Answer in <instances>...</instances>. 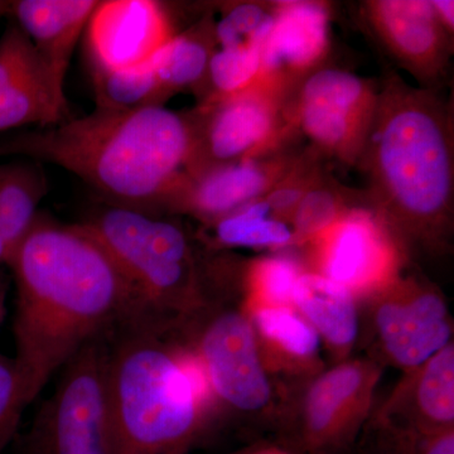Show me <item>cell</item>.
<instances>
[{"label": "cell", "instance_id": "6da1fadb", "mask_svg": "<svg viewBox=\"0 0 454 454\" xmlns=\"http://www.w3.org/2000/svg\"><path fill=\"white\" fill-rule=\"evenodd\" d=\"M7 265L17 289L13 360L28 405L86 343L145 316L118 262L82 223L38 215Z\"/></svg>", "mask_w": 454, "mask_h": 454}, {"label": "cell", "instance_id": "7a4b0ae2", "mask_svg": "<svg viewBox=\"0 0 454 454\" xmlns=\"http://www.w3.org/2000/svg\"><path fill=\"white\" fill-rule=\"evenodd\" d=\"M192 148L187 114L164 106L95 109L0 139V157L55 164L98 191L104 202L142 211L151 210L177 182Z\"/></svg>", "mask_w": 454, "mask_h": 454}, {"label": "cell", "instance_id": "3957f363", "mask_svg": "<svg viewBox=\"0 0 454 454\" xmlns=\"http://www.w3.org/2000/svg\"><path fill=\"white\" fill-rule=\"evenodd\" d=\"M210 405L168 325L136 316L109 333L113 454H184L205 433Z\"/></svg>", "mask_w": 454, "mask_h": 454}, {"label": "cell", "instance_id": "277c9868", "mask_svg": "<svg viewBox=\"0 0 454 454\" xmlns=\"http://www.w3.org/2000/svg\"><path fill=\"white\" fill-rule=\"evenodd\" d=\"M382 211L417 232L441 229L453 201L446 109L426 90L391 77L378 95L363 155Z\"/></svg>", "mask_w": 454, "mask_h": 454}, {"label": "cell", "instance_id": "5b68a950", "mask_svg": "<svg viewBox=\"0 0 454 454\" xmlns=\"http://www.w3.org/2000/svg\"><path fill=\"white\" fill-rule=\"evenodd\" d=\"M80 223L118 262L143 315L176 328L215 306L219 265L177 221L104 202Z\"/></svg>", "mask_w": 454, "mask_h": 454}, {"label": "cell", "instance_id": "8992f818", "mask_svg": "<svg viewBox=\"0 0 454 454\" xmlns=\"http://www.w3.org/2000/svg\"><path fill=\"white\" fill-rule=\"evenodd\" d=\"M110 333L90 340L61 367L55 390L25 434L14 439V454H113L107 409Z\"/></svg>", "mask_w": 454, "mask_h": 454}, {"label": "cell", "instance_id": "52a82bcc", "mask_svg": "<svg viewBox=\"0 0 454 454\" xmlns=\"http://www.w3.org/2000/svg\"><path fill=\"white\" fill-rule=\"evenodd\" d=\"M214 307L179 325L197 330L192 343L184 346L205 370L212 402L219 399L236 411H262L270 402L271 389L255 328L244 313L214 312Z\"/></svg>", "mask_w": 454, "mask_h": 454}, {"label": "cell", "instance_id": "ba28073f", "mask_svg": "<svg viewBox=\"0 0 454 454\" xmlns=\"http://www.w3.org/2000/svg\"><path fill=\"white\" fill-rule=\"evenodd\" d=\"M283 92L255 82L231 97L203 101L188 113L193 148L184 172L256 157L279 136Z\"/></svg>", "mask_w": 454, "mask_h": 454}, {"label": "cell", "instance_id": "9c48e42d", "mask_svg": "<svg viewBox=\"0 0 454 454\" xmlns=\"http://www.w3.org/2000/svg\"><path fill=\"white\" fill-rule=\"evenodd\" d=\"M298 160V158H297ZM297 160L245 158L197 172H184L148 212L191 215L205 225L259 201L279 184Z\"/></svg>", "mask_w": 454, "mask_h": 454}, {"label": "cell", "instance_id": "30bf717a", "mask_svg": "<svg viewBox=\"0 0 454 454\" xmlns=\"http://www.w3.org/2000/svg\"><path fill=\"white\" fill-rule=\"evenodd\" d=\"M86 28L90 67L104 70L151 64L175 35L166 8L153 0L98 2Z\"/></svg>", "mask_w": 454, "mask_h": 454}, {"label": "cell", "instance_id": "8fae6325", "mask_svg": "<svg viewBox=\"0 0 454 454\" xmlns=\"http://www.w3.org/2000/svg\"><path fill=\"white\" fill-rule=\"evenodd\" d=\"M68 118L67 100L53 88L32 42L9 20L0 37V133Z\"/></svg>", "mask_w": 454, "mask_h": 454}, {"label": "cell", "instance_id": "7c38bea8", "mask_svg": "<svg viewBox=\"0 0 454 454\" xmlns=\"http://www.w3.org/2000/svg\"><path fill=\"white\" fill-rule=\"evenodd\" d=\"M322 276L354 294L387 283L395 267V250L378 217L348 210L313 239Z\"/></svg>", "mask_w": 454, "mask_h": 454}, {"label": "cell", "instance_id": "4fadbf2b", "mask_svg": "<svg viewBox=\"0 0 454 454\" xmlns=\"http://www.w3.org/2000/svg\"><path fill=\"white\" fill-rule=\"evenodd\" d=\"M375 325L382 348L396 365L418 369L450 345L446 304L428 289L402 288L378 304Z\"/></svg>", "mask_w": 454, "mask_h": 454}, {"label": "cell", "instance_id": "5bb4252c", "mask_svg": "<svg viewBox=\"0 0 454 454\" xmlns=\"http://www.w3.org/2000/svg\"><path fill=\"white\" fill-rule=\"evenodd\" d=\"M367 20L390 52L423 80L443 73L450 55L448 33L432 2L380 0L366 4Z\"/></svg>", "mask_w": 454, "mask_h": 454}, {"label": "cell", "instance_id": "9a60e30c", "mask_svg": "<svg viewBox=\"0 0 454 454\" xmlns=\"http://www.w3.org/2000/svg\"><path fill=\"white\" fill-rule=\"evenodd\" d=\"M328 9L321 3L284 2L274 7L273 28L262 49L256 82L284 92L288 80L307 73L327 52Z\"/></svg>", "mask_w": 454, "mask_h": 454}, {"label": "cell", "instance_id": "2e32d148", "mask_svg": "<svg viewBox=\"0 0 454 454\" xmlns=\"http://www.w3.org/2000/svg\"><path fill=\"white\" fill-rule=\"evenodd\" d=\"M369 369L342 364L312 385L304 406V446L315 454H328L348 443L369 396Z\"/></svg>", "mask_w": 454, "mask_h": 454}, {"label": "cell", "instance_id": "e0dca14e", "mask_svg": "<svg viewBox=\"0 0 454 454\" xmlns=\"http://www.w3.org/2000/svg\"><path fill=\"white\" fill-rule=\"evenodd\" d=\"M97 0H17L8 16L32 42L53 88L65 97L71 57L98 5Z\"/></svg>", "mask_w": 454, "mask_h": 454}, {"label": "cell", "instance_id": "ac0fdd59", "mask_svg": "<svg viewBox=\"0 0 454 454\" xmlns=\"http://www.w3.org/2000/svg\"><path fill=\"white\" fill-rule=\"evenodd\" d=\"M293 307L337 351H346L356 340L354 294L322 274H301L293 293Z\"/></svg>", "mask_w": 454, "mask_h": 454}, {"label": "cell", "instance_id": "d6986e66", "mask_svg": "<svg viewBox=\"0 0 454 454\" xmlns=\"http://www.w3.org/2000/svg\"><path fill=\"white\" fill-rule=\"evenodd\" d=\"M215 22L203 18L192 28L173 35L152 59L158 82L170 98L193 90L203 92L211 57L217 50Z\"/></svg>", "mask_w": 454, "mask_h": 454}, {"label": "cell", "instance_id": "ffe728a7", "mask_svg": "<svg viewBox=\"0 0 454 454\" xmlns=\"http://www.w3.org/2000/svg\"><path fill=\"white\" fill-rule=\"evenodd\" d=\"M47 191L49 184L41 163L0 164V234L9 256L37 220L38 206Z\"/></svg>", "mask_w": 454, "mask_h": 454}, {"label": "cell", "instance_id": "44dd1931", "mask_svg": "<svg viewBox=\"0 0 454 454\" xmlns=\"http://www.w3.org/2000/svg\"><path fill=\"white\" fill-rule=\"evenodd\" d=\"M295 121L317 148L354 163L363 155L372 119L333 107L298 103Z\"/></svg>", "mask_w": 454, "mask_h": 454}, {"label": "cell", "instance_id": "7402d4cb", "mask_svg": "<svg viewBox=\"0 0 454 454\" xmlns=\"http://www.w3.org/2000/svg\"><path fill=\"white\" fill-rule=\"evenodd\" d=\"M90 68L97 109L137 112L164 106L170 98L158 82L152 62L124 70Z\"/></svg>", "mask_w": 454, "mask_h": 454}, {"label": "cell", "instance_id": "603a6c76", "mask_svg": "<svg viewBox=\"0 0 454 454\" xmlns=\"http://www.w3.org/2000/svg\"><path fill=\"white\" fill-rule=\"evenodd\" d=\"M205 226L211 231L208 241L220 247H280L294 241L291 227L274 219L262 199Z\"/></svg>", "mask_w": 454, "mask_h": 454}, {"label": "cell", "instance_id": "cb8c5ba5", "mask_svg": "<svg viewBox=\"0 0 454 454\" xmlns=\"http://www.w3.org/2000/svg\"><path fill=\"white\" fill-rule=\"evenodd\" d=\"M414 399L419 411L417 430L434 432L453 428L454 349L448 345L418 367Z\"/></svg>", "mask_w": 454, "mask_h": 454}, {"label": "cell", "instance_id": "d4e9b609", "mask_svg": "<svg viewBox=\"0 0 454 454\" xmlns=\"http://www.w3.org/2000/svg\"><path fill=\"white\" fill-rule=\"evenodd\" d=\"M378 95L366 80L337 68H322L310 74L301 88V104L343 110L372 119Z\"/></svg>", "mask_w": 454, "mask_h": 454}, {"label": "cell", "instance_id": "484cf974", "mask_svg": "<svg viewBox=\"0 0 454 454\" xmlns=\"http://www.w3.org/2000/svg\"><path fill=\"white\" fill-rule=\"evenodd\" d=\"M253 327L268 345L293 360H310L319 348V334L288 307L253 303Z\"/></svg>", "mask_w": 454, "mask_h": 454}, {"label": "cell", "instance_id": "4316f807", "mask_svg": "<svg viewBox=\"0 0 454 454\" xmlns=\"http://www.w3.org/2000/svg\"><path fill=\"white\" fill-rule=\"evenodd\" d=\"M262 59L260 49L217 47L208 66L202 103L231 97L253 86L262 71Z\"/></svg>", "mask_w": 454, "mask_h": 454}, {"label": "cell", "instance_id": "83f0119b", "mask_svg": "<svg viewBox=\"0 0 454 454\" xmlns=\"http://www.w3.org/2000/svg\"><path fill=\"white\" fill-rule=\"evenodd\" d=\"M274 23V8L258 3H239L223 12L215 22L217 46L227 49H264Z\"/></svg>", "mask_w": 454, "mask_h": 454}, {"label": "cell", "instance_id": "f1b7e54d", "mask_svg": "<svg viewBox=\"0 0 454 454\" xmlns=\"http://www.w3.org/2000/svg\"><path fill=\"white\" fill-rule=\"evenodd\" d=\"M348 211L336 187L322 181L321 176L301 200L292 217L295 240H313Z\"/></svg>", "mask_w": 454, "mask_h": 454}, {"label": "cell", "instance_id": "f546056e", "mask_svg": "<svg viewBox=\"0 0 454 454\" xmlns=\"http://www.w3.org/2000/svg\"><path fill=\"white\" fill-rule=\"evenodd\" d=\"M301 271L293 260L276 256L259 260L250 269L253 301L265 306H293V293Z\"/></svg>", "mask_w": 454, "mask_h": 454}, {"label": "cell", "instance_id": "4dcf8cb0", "mask_svg": "<svg viewBox=\"0 0 454 454\" xmlns=\"http://www.w3.org/2000/svg\"><path fill=\"white\" fill-rule=\"evenodd\" d=\"M27 406L13 358L0 354V454L17 438L20 418Z\"/></svg>", "mask_w": 454, "mask_h": 454}, {"label": "cell", "instance_id": "1f68e13d", "mask_svg": "<svg viewBox=\"0 0 454 454\" xmlns=\"http://www.w3.org/2000/svg\"><path fill=\"white\" fill-rule=\"evenodd\" d=\"M403 450L408 454H454L453 428L434 432L406 433L402 439Z\"/></svg>", "mask_w": 454, "mask_h": 454}, {"label": "cell", "instance_id": "d6a6232c", "mask_svg": "<svg viewBox=\"0 0 454 454\" xmlns=\"http://www.w3.org/2000/svg\"><path fill=\"white\" fill-rule=\"evenodd\" d=\"M432 5L433 9H434L435 16H437L442 27H443V28L446 29L448 35H450V31L453 32L454 3L448 2V0H437V2H432Z\"/></svg>", "mask_w": 454, "mask_h": 454}, {"label": "cell", "instance_id": "836d02e7", "mask_svg": "<svg viewBox=\"0 0 454 454\" xmlns=\"http://www.w3.org/2000/svg\"><path fill=\"white\" fill-rule=\"evenodd\" d=\"M5 298H7V286H5L4 278L0 271V324L5 316Z\"/></svg>", "mask_w": 454, "mask_h": 454}, {"label": "cell", "instance_id": "e575fe53", "mask_svg": "<svg viewBox=\"0 0 454 454\" xmlns=\"http://www.w3.org/2000/svg\"><path fill=\"white\" fill-rule=\"evenodd\" d=\"M8 259V247L4 243V239H3L2 234H0V267H2V265H7Z\"/></svg>", "mask_w": 454, "mask_h": 454}, {"label": "cell", "instance_id": "d590c367", "mask_svg": "<svg viewBox=\"0 0 454 454\" xmlns=\"http://www.w3.org/2000/svg\"><path fill=\"white\" fill-rule=\"evenodd\" d=\"M9 2H0V18L8 16Z\"/></svg>", "mask_w": 454, "mask_h": 454}, {"label": "cell", "instance_id": "8d00e7d4", "mask_svg": "<svg viewBox=\"0 0 454 454\" xmlns=\"http://www.w3.org/2000/svg\"><path fill=\"white\" fill-rule=\"evenodd\" d=\"M247 454H286V453L280 452V450H258V452H252V453H247Z\"/></svg>", "mask_w": 454, "mask_h": 454}]
</instances>
